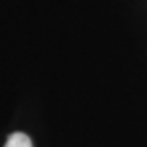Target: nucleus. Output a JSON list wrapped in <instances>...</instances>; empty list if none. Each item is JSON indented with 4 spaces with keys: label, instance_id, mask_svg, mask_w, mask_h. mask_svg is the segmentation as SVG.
Returning a JSON list of instances; mask_svg holds the SVG:
<instances>
[{
    "label": "nucleus",
    "instance_id": "1",
    "mask_svg": "<svg viewBox=\"0 0 147 147\" xmlns=\"http://www.w3.org/2000/svg\"><path fill=\"white\" fill-rule=\"evenodd\" d=\"M3 147H33V142L26 134H23V132H15V134H11V136L7 139Z\"/></svg>",
    "mask_w": 147,
    "mask_h": 147
}]
</instances>
